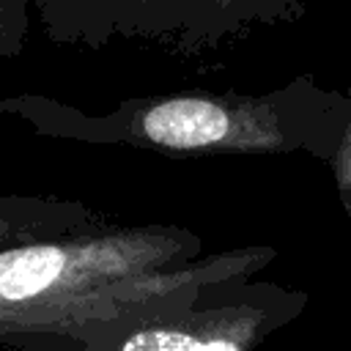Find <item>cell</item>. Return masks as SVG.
Instances as JSON below:
<instances>
[{"mask_svg":"<svg viewBox=\"0 0 351 351\" xmlns=\"http://www.w3.org/2000/svg\"><path fill=\"white\" fill-rule=\"evenodd\" d=\"M351 101L315 88L307 77L271 93L178 90L121 99L93 115L41 93L0 99V115L22 121L33 134L88 145H123L173 156L291 154L332 156L351 115Z\"/></svg>","mask_w":351,"mask_h":351,"instance_id":"obj_2","label":"cell"},{"mask_svg":"<svg viewBox=\"0 0 351 351\" xmlns=\"http://www.w3.org/2000/svg\"><path fill=\"white\" fill-rule=\"evenodd\" d=\"M271 247L203 252L181 225H99L0 250V346L90 348L154 304L206 285L252 280Z\"/></svg>","mask_w":351,"mask_h":351,"instance_id":"obj_1","label":"cell"},{"mask_svg":"<svg viewBox=\"0 0 351 351\" xmlns=\"http://www.w3.org/2000/svg\"><path fill=\"white\" fill-rule=\"evenodd\" d=\"M52 44L104 49L140 41L195 58L255 22L282 19L296 0H30Z\"/></svg>","mask_w":351,"mask_h":351,"instance_id":"obj_3","label":"cell"},{"mask_svg":"<svg viewBox=\"0 0 351 351\" xmlns=\"http://www.w3.org/2000/svg\"><path fill=\"white\" fill-rule=\"evenodd\" d=\"M302 304L304 293L274 282H217L154 304L104 351H252Z\"/></svg>","mask_w":351,"mask_h":351,"instance_id":"obj_4","label":"cell"},{"mask_svg":"<svg viewBox=\"0 0 351 351\" xmlns=\"http://www.w3.org/2000/svg\"><path fill=\"white\" fill-rule=\"evenodd\" d=\"M30 33V0H0V58H19Z\"/></svg>","mask_w":351,"mask_h":351,"instance_id":"obj_6","label":"cell"},{"mask_svg":"<svg viewBox=\"0 0 351 351\" xmlns=\"http://www.w3.org/2000/svg\"><path fill=\"white\" fill-rule=\"evenodd\" d=\"M332 167H335V181H337V192L343 197V206L351 217V118L343 126V134L335 145L332 154Z\"/></svg>","mask_w":351,"mask_h":351,"instance_id":"obj_7","label":"cell"},{"mask_svg":"<svg viewBox=\"0 0 351 351\" xmlns=\"http://www.w3.org/2000/svg\"><path fill=\"white\" fill-rule=\"evenodd\" d=\"M5 351H90V348H66V346H47V348H5ZM104 351V348H101Z\"/></svg>","mask_w":351,"mask_h":351,"instance_id":"obj_8","label":"cell"},{"mask_svg":"<svg viewBox=\"0 0 351 351\" xmlns=\"http://www.w3.org/2000/svg\"><path fill=\"white\" fill-rule=\"evenodd\" d=\"M99 225H104L101 214L82 200L49 195H0V250Z\"/></svg>","mask_w":351,"mask_h":351,"instance_id":"obj_5","label":"cell"}]
</instances>
